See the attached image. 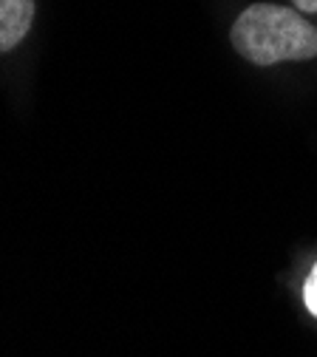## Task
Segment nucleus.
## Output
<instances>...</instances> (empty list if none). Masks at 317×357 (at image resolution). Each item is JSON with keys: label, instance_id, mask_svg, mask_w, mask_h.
Instances as JSON below:
<instances>
[{"label": "nucleus", "instance_id": "obj_3", "mask_svg": "<svg viewBox=\"0 0 317 357\" xmlns=\"http://www.w3.org/2000/svg\"><path fill=\"white\" fill-rule=\"evenodd\" d=\"M303 298H306V306H309V312H311V315L317 318V266L311 270V275H309V281H306Z\"/></svg>", "mask_w": 317, "mask_h": 357}, {"label": "nucleus", "instance_id": "obj_4", "mask_svg": "<svg viewBox=\"0 0 317 357\" xmlns=\"http://www.w3.org/2000/svg\"><path fill=\"white\" fill-rule=\"evenodd\" d=\"M292 6L297 12H306V15H314L317 12V0H292Z\"/></svg>", "mask_w": 317, "mask_h": 357}, {"label": "nucleus", "instance_id": "obj_1", "mask_svg": "<svg viewBox=\"0 0 317 357\" xmlns=\"http://www.w3.org/2000/svg\"><path fill=\"white\" fill-rule=\"evenodd\" d=\"M233 46L255 66L317 57V29L289 6L252 3L233 26Z\"/></svg>", "mask_w": 317, "mask_h": 357}, {"label": "nucleus", "instance_id": "obj_2", "mask_svg": "<svg viewBox=\"0 0 317 357\" xmlns=\"http://www.w3.org/2000/svg\"><path fill=\"white\" fill-rule=\"evenodd\" d=\"M34 20V0H0V52L15 49L29 34Z\"/></svg>", "mask_w": 317, "mask_h": 357}]
</instances>
